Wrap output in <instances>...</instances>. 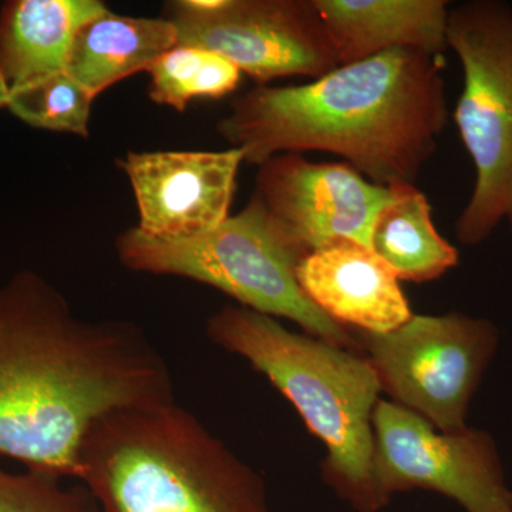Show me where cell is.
Here are the masks:
<instances>
[{
    "mask_svg": "<svg viewBox=\"0 0 512 512\" xmlns=\"http://www.w3.org/2000/svg\"><path fill=\"white\" fill-rule=\"evenodd\" d=\"M353 335L382 392L448 433L466 429L471 400L500 343L491 320L461 312L413 315L392 332Z\"/></svg>",
    "mask_w": 512,
    "mask_h": 512,
    "instance_id": "cell-7",
    "label": "cell"
},
{
    "mask_svg": "<svg viewBox=\"0 0 512 512\" xmlns=\"http://www.w3.org/2000/svg\"><path fill=\"white\" fill-rule=\"evenodd\" d=\"M447 45L463 67L454 120L476 170L456 234L461 244L477 247L512 204V6L500 0L451 6Z\"/></svg>",
    "mask_w": 512,
    "mask_h": 512,
    "instance_id": "cell-6",
    "label": "cell"
},
{
    "mask_svg": "<svg viewBox=\"0 0 512 512\" xmlns=\"http://www.w3.org/2000/svg\"><path fill=\"white\" fill-rule=\"evenodd\" d=\"M148 96L178 113L194 99H222L237 90L242 73L218 53L177 45L151 64Z\"/></svg>",
    "mask_w": 512,
    "mask_h": 512,
    "instance_id": "cell-17",
    "label": "cell"
},
{
    "mask_svg": "<svg viewBox=\"0 0 512 512\" xmlns=\"http://www.w3.org/2000/svg\"><path fill=\"white\" fill-rule=\"evenodd\" d=\"M121 264L143 274L178 276L227 293L239 306L285 318L330 345L360 353L352 330L329 318L298 282L303 256L266 217L255 195L220 227L188 241H161L136 227L116 241Z\"/></svg>",
    "mask_w": 512,
    "mask_h": 512,
    "instance_id": "cell-5",
    "label": "cell"
},
{
    "mask_svg": "<svg viewBox=\"0 0 512 512\" xmlns=\"http://www.w3.org/2000/svg\"><path fill=\"white\" fill-rule=\"evenodd\" d=\"M443 56L392 50L301 86H258L232 103L220 136L245 163L322 151L383 187L416 183L436 153L448 107Z\"/></svg>",
    "mask_w": 512,
    "mask_h": 512,
    "instance_id": "cell-2",
    "label": "cell"
},
{
    "mask_svg": "<svg viewBox=\"0 0 512 512\" xmlns=\"http://www.w3.org/2000/svg\"><path fill=\"white\" fill-rule=\"evenodd\" d=\"M505 220H508V224H510L511 237H512V204H511L510 211H508L507 218H505Z\"/></svg>",
    "mask_w": 512,
    "mask_h": 512,
    "instance_id": "cell-21",
    "label": "cell"
},
{
    "mask_svg": "<svg viewBox=\"0 0 512 512\" xmlns=\"http://www.w3.org/2000/svg\"><path fill=\"white\" fill-rule=\"evenodd\" d=\"M245 154L224 151H147L119 161L136 197L138 231L161 241H188L229 217Z\"/></svg>",
    "mask_w": 512,
    "mask_h": 512,
    "instance_id": "cell-11",
    "label": "cell"
},
{
    "mask_svg": "<svg viewBox=\"0 0 512 512\" xmlns=\"http://www.w3.org/2000/svg\"><path fill=\"white\" fill-rule=\"evenodd\" d=\"M254 195L278 234L306 258L340 239L370 248L373 222L394 187L372 183L345 161L285 153L259 165Z\"/></svg>",
    "mask_w": 512,
    "mask_h": 512,
    "instance_id": "cell-10",
    "label": "cell"
},
{
    "mask_svg": "<svg viewBox=\"0 0 512 512\" xmlns=\"http://www.w3.org/2000/svg\"><path fill=\"white\" fill-rule=\"evenodd\" d=\"M170 402V367L143 329L79 318L30 269L0 285V458L79 481L97 421Z\"/></svg>",
    "mask_w": 512,
    "mask_h": 512,
    "instance_id": "cell-1",
    "label": "cell"
},
{
    "mask_svg": "<svg viewBox=\"0 0 512 512\" xmlns=\"http://www.w3.org/2000/svg\"><path fill=\"white\" fill-rule=\"evenodd\" d=\"M370 248L399 281H436L458 265L460 252L440 234L426 194L414 184L394 187L392 200L377 214Z\"/></svg>",
    "mask_w": 512,
    "mask_h": 512,
    "instance_id": "cell-16",
    "label": "cell"
},
{
    "mask_svg": "<svg viewBox=\"0 0 512 512\" xmlns=\"http://www.w3.org/2000/svg\"><path fill=\"white\" fill-rule=\"evenodd\" d=\"M10 84L3 73L0 72V109H8L10 100Z\"/></svg>",
    "mask_w": 512,
    "mask_h": 512,
    "instance_id": "cell-20",
    "label": "cell"
},
{
    "mask_svg": "<svg viewBox=\"0 0 512 512\" xmlns=\"http://www.w3.org/2000/svg\"><path fill=\"white\" fill-rule=\"evenodd\" d=\"M512 512V511H511Z\"/></svg>",
    "mask_w": 512,
    "mask_h": 512,
    "instance_id": "cell-22",
    "label": "cell"
},
{
    "mask_svg": "<svg viewBox=\"0 0 512 512\" xmlns=\"http://www.w3.org/2000/svg\"><path fill=\"white\" fill-rule=\"evenodd\" d=\"M94 99L70 74L60 72L12 87L8 109L30 127L87 138Z\"/></svg>",
    "mask_w": 512,
    "mask_h": 512,
    "instance_id": "cell-18",
    "label": "cell"
},
{
    "mask_svg": "<svg viewBox=\"0 0 512 512\" xmlns=\"http://www.w3.org/2000/svg\"><path fill=\"white\" fill-rule=\"evenodd\" d=\"M45 471H13L0 463V512H99L96 501L80 481Z\"/></svg>",
    "mask_w": 512,
    "mask_h": 512,
    "instance_id": "cell-19",
    "label": "cell"
},
{
    "mask_svg": "<svg viewBox=\"0 0 512 512\" xmlns=\"http://www.w3.org/2000/svg\"><path fill=\"white\" fill-rule=\"evenodd\" d=\"M373 480L384 504L429 490L466 512H511L512 491L487 431H440L420 414L380 399L373 413Z\"/></svg>",
    "mask_w": 512,
    "mask_h": 512,
    "instance_id": "cell-8",
    "label": "cell"
},
{
    "mask_svg": "<svg viewBox=\"0 0 512 512\" xmlns=\"http://www.w3.org/2000/svg\"><path fill=\"white\" fill-rule=\"evenodd\" d=\"M178 45L218 53L259 86L282 77L319 79L339 62L313 0H220L197 12L168 3Z\"/></svg>",
    "mask_w": 512,
    "mask_h": 512,
    "instance_id": "cell-9",
    "label": "cell"
},
{
    "mask_svg": "<svg viewBox=\"0 0 512 512\" xmlns=\"http://www.w3.org/2000/svg\"><path fill=\"white\" fill-rule=\"evenodd\" d=\"M339 66L392 50L443 56L448 49L447 0H313Z\"/></svg>",
    "mask_w": 512,
    "mask_h": 512,
    "instance_id": "cell-13",
    "label": "cell"
},
{
    "mask_svg": "<svg viewBox=\"0 0 512 512\" xmlns=\"http://www.w3.org/2000/svg\"><path fill=\"white\" fill-rule=\"evenodd\" d=\"M109 10L99 0H10L0 9V72L12 87L64 72L73 40Z\"/></svg>",
    "mask_w": 512,
    "mask_h": 512,
    "instance_id": "cell-14",
    "label": "cell"
},
{
    "mask_svg": "<svg viewBox=\"0 0 512 512\" xmlns=\"http://www.w3.org/2000/svg\"><path fill=\"white\" fill-rule=\"evenodd\" d=\"M205 330L264 375L325 444L323 478L335 493L357 512L382 511L373 480V413L382 386L367 357L239 305L212 313Z\"/></svg>",
    "mask_w": 512,
    "mask_h": 512,
    "instance_id": "cell-4",
    "label": "cell"
},
{
    "mask_svg": "<svg viewBox=\"0 0 512 512\" xmlns=\"http://www.w3.org/2000/svg\"><path fill=\"white\" fill-rule=\"evenodd\" d=\"M177 45V29L170 19L133 18L106 10L79 29L64 72L97 97L121 80L147 72Z\"/></svg>",
    "mask_w": 512,
    "mask_h": 512,
    "instance_id": "cell-15",
    "label": "cell"
},
{
    "mask_svg": "<svg viewBox=\"0 0 512 512\" xmlns=\"http://www.w3.org/2000/svg\"><path fill=\"white\" fill-rule=\"evenodd\" d=\"M80 468L99 512H272L261 474L175 402L97 421Z\"/></svg>",
    "mask_w": 512,
    "mask_h": 512,
    "instance_id": "cell-3",
    "label": "cell"
},
{
    "mask_svg": "<svg viewBox=\"0 0 512 512\" xmlns=\"http://www.w3.org/2000/svg\"><path fill=\"white\" fill-rule=\"evenodd\" d=\"M298 282L319 309L348 329L389 333L413 316L392 268L372 248L350 239L306 256Z\"/></svg>",
    "mask_w": 512,
    "mask_h": 512,
    "instance_id": "cell-12",
    "label": "cell"
}]
</instances>
